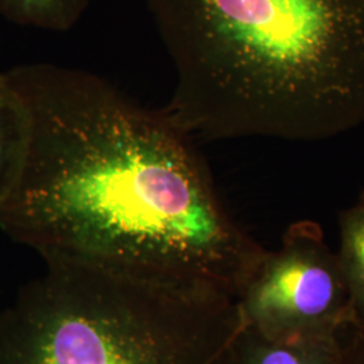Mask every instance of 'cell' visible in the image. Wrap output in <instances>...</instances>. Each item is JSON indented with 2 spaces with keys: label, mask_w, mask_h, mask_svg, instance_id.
<instances>
[{
  "label": "cell",
  "mask_w": 364,
  "mask_h": 364,
  "mask_svg": "<svg viewBox=\"0 0 364 364\" xmlns=\"http://www.w3.org/2000/svg\"><path fill=\"white\" fill-rule=\"evenodd\" d=\"M336 255L350 294L352 328L364 329V192L340 213Z\"/></svg>",
  "instance_id": "cell-6"
},
{
  "label": "cell",
  "mask_w": 364,
  "mask_h": 364,
  "mask_svg": "<svg viewBox=\"0 0 364 364\" xmlns=\"http://www.w3.org/2000/svg\"><path fill=\"white\" fill-rule=\"evenodd\" d=\"M237 304L245 324L267 336L341 335L352 326L338 255L311 220L293 223L266 252Z\"/></svg>",
  "instance_id": "cell-4"
},
{
  "label": "cell",
  "mask_w": 364,
  "mask_h": 364,
  "mask_svg": "<svg viewBox=\"0 0 364 364\" xmlns=\"http://www.w3.org/2000/svg\"><path fill=\"white\" fill-rule=\"evenodd\" d=\"M90 0H0V15L15 25L64 33L77 25Z\"/></svg>",
  "instance_id": "cell-7"
},
{
  "label": "cell",
  "mask_w": 364,
  "mask_h": 364,
  "mask_svg": "<svg viewBox=\"0 0 364 364\" xmlns=\"http://www.w3.org/2000/svg\"><path fill=\"white\" fill-rule=\"evenodd\" d=\"M192 136L324 141L364 124V0H147Z\"/></svg>",
  "instance_id": "cell-2"
},
{
  "label": "cell",
  "mask_w": 364,
  "mask_h": 364,
  "mask_svg": "<svg viewBox=\"0 0 364 364\" xmlns=\"http://www.w3.org/2000/svg\"><path fill=\"white\" fill-rule=\"evenodd\" d=\"M236 299L50 260L0 316V364H232Z\"/></svg>",
  "instance_id": "cell-3"
},
{
  "label": "cell",
  "mask_w": 364,
  "mask_h": 364,
  "mask_svg": "<svg viewBox=\"0 0 364 364\" xmlns=\"http://www.w3.org/2000/svg\"><path fill=\"white\" fill-rule=\"evenodd\" d=\"M333 364H364V329L350 328L344 333Z\"/></svg>",
  "instance_id": "cell-9"
},
{
  "label": "cell",
  "mask_w": 364,
  "mask_h": 364,
  "mask_svg": "<svg viewBox=\"0 0 364 364\" xmlns=\"http://www.w3.org/2000/svg\"><path fill=\"white\" fill-rule=\"evenodd\" d=\"M23 112L0 228L45 262L239 299L267 250L224 207L193 136L88 70H6Z\"/></svg>",
  "instance_id": "cell-1"
},
{
  "label": "cell",
  "mask_w": 364,
  "mask_h": 364,
  "mask_svg": "<svg viewBox=\"0 0 364 364\" xmlns=\"http://www.w3.org/2000/svg\"><path fill=\"white\" fill-rule=\"evenodd\" d=\"M25 134L23 112L6 70L0 69V200L16 169Z\"/></svg>",
  "instance_id": "cell-8"
},
{
  "label": "cell",
  "mask_w": 364,
  "mask_h": 364,
  "mask_svg": "<svg viewBox=\"0 0 364 364\" xmlns=\"http://www.w3.org/2000/svg\"><path fill=\"white\" fill-rule=\"evenodd\" d=\"M344 333L275 338L245 324L235 341L232 364H333Z\"/></svg>",
  "instance_id": "cell-5"
}]
</instances>
